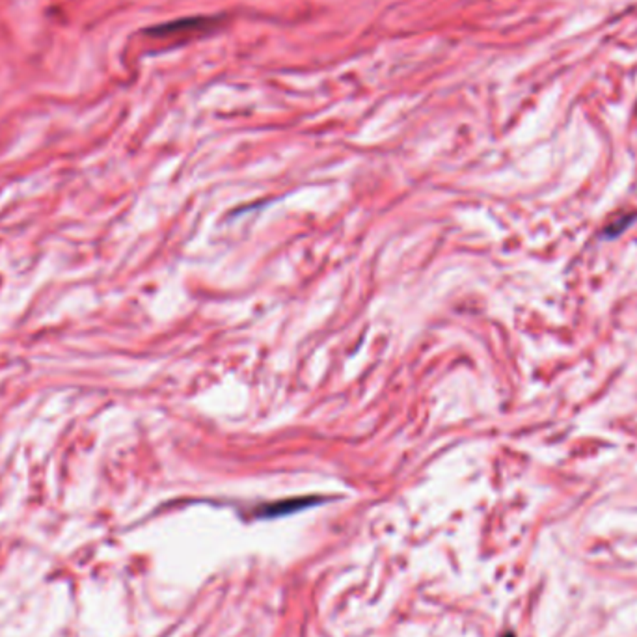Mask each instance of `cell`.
I'll return each mask as SVG.
<instances>
[{"label": "cell", "mask_w": 637, "mask_h": 637, "mask_svg": "<svg viewBox=\"0 0 637 637\" xmlns=\"http://www.w3.org/2000/svg\"><path fill=\"white\" fill-rule=\"evenodd\" d=\"M503 637H514V633H507V636H503Z\"/></svg>", "instance_id": "cell-1"}]
</instances>
